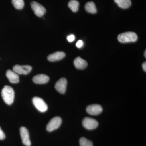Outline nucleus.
I'll return each instance as SVG.
<instances>
[{
  "label": "nucleus",
  "instance_id": "nucleus-1",
  "mask_svg": "<svg viewBox=\"0 0 146 146\" xmlns=\"http://www.w3.org/2000/svg\"><path fill=\"white\" fill-rule=\"evenodd\" d=\"M1 96L4 101L6 104L11 105L14 99V91L10 86L6 85L1 91Z\"/></svg>",
  "mask_w": 146,
  "mask_h": 146
},
{
  "label": "nucleus",
  "instance_id": "nucleus-2",
  "mask_svg": "<svg viewBox=\"0 0 146 146\" xmlns=\"http://www.w3.org/2000/svg\"><path fill=\"white\" fill-rule=\"evenodd\" d=\"M138 39L137 35L133 32H126L118 35V41L122 43L136 42Z\"/></svg>",
  "mask_w": 146,
  "mask_h": 146
},
{
  "label": "nucleus",
  "instance_id": "nucleus-3",
  "mask_svg": "<svg viewBox=\"0 0 146 146\" xmlns=\"http://www.w3.org/2000/svg\"><path fill=\"white\" fill-rule=\"evenodd\" d=\"M32 101L35 106L39 111L44 112L47 111L48 108V106L41 98L37 97H34L33 98Z\"/></svg>",
  "mask_w": 146,
  "mask_h": 146
},
{
  "label": "nucleus",
  "instance_id": "nucleus-4",
  "mask_svg": "<svg viewBox=\"0 0 146 146\" xmlns=\"http://www.w3.org/2000/svg\"><path fill=\"white\" fill-rule=\"evenodd\" d=\"M62 119L59 117H56L52 118L49 122L48 124L46 126V129L49 132H51L58 128L61 123Z\"/></svg>",
  "mask_w": 146,
  "mask_h": 146
},
{
  "label": "nucleus",
  "instance_id": "nucleus-5",
  "mask_svg": "<svg viewBox=\"0 0 146 146\" xmlns=\"http://www.w3.org/2000/svg\"><path fill=\"white\" fill-rule=\"evenodd\" d=\"M84 127L88 130H93L98 127V122L96 120L89 117H85L82 122Z\"/></svg>",
  "mask_w": 146,
  "mask_h": 146
},
{
  "label": "nucleus",
  "instance_id": "nucleus-6",
  "mask_svg": "<svg viewBox=\"0 0 146 146\" xmlns=\"http://www.w3.org/2000/svg\"><path fill=\"white\" fill-rule=\"evenodd\" d=\"M31 5L32 9L36 16L41 17L46 13V9L39 3L33 1L31 3Z\"/></svg>",
  "mask_w": 146,
  "mask_h": 146
},
{
  "label": "nucleus",
  "instance_id": "nucleus-7",
  "mask_svg": "<svg viewBox=\"0 0 146 146\" xmlns=\"http://www.w3.org/2000/svg\"><path fill=\"white\" fill-rule=\"evenodd\" d=\"M20 134L23 143L26 146H31V142L29 138L28 130L25 127H22L20 128Z\"/></svg>",
  "mask_w": 146,
  "mask_h": 146
},
{
  "label": "nucleus",
  "instance_id": "nucleus-8",
  "mask_svg": "<svg viewBox=\"0 0 146 146\" xmlns=\"http://www.w3.org/2000/svg\"><path fill=\"white\" fill-rule=\"evenodd\" d=\"M32 69V67L30 65H16L13 66V70L17 74L27 75L31 72Z\"/></svg>",
  "mask_w": 146,
  "mask_h": 146
},
{
  "label": "nucleus",
  "instance_id": "nucleus-9",
  "mask_svg": "<svg viewBox=\"0 0 146 146\" xmlns=\"http://www.w3.org/2000/svg\"><path fill=\"white\" fill-rule=\"evenodd\" d=\"M86 112L91 115H98L102 113L103 111L102 107L99 104L90 105L86 108Z\"/></svg>",
  "mask_w": 146,
  "mask_h": 146
},
{
  "label": "nucleus",
  "instance_id": "nucleus-10",
  "mask_svg": "<svg viewBox=\"0 0 146 146\" xmlns=\"http://www.w3.org/2000/svg\"><path fill=\"white\" fill-rule=\"evenodd\" d=\"M67 84V79L65 78H62L56 83L55 88L59 93L64 94L66 92Z\"/></svg>",
  "mask_w": 146,
  "mask_h": 146
},
{
  "label": "nucleus",
  "instance_id": "nucleus-11",
  "mask_svg": "<svg viewBox=\"0 0 146 146\" xmlns=\"http://www.w3.org/2000/svg\"><path fill=\"white\" fill-rule=\"evenodd\" d=\"M49 76L44 74H40L35 76L33 78V81L37 84H44L46 83L49 80Z\"/></svg>",
  "mask_w": 146,
  "mask_h": 146
},
{
  "label": "nucleus",
  "instance_id": "nucleus-12",
  "mask_svg": "<svg viewBox=\"0 0 146 146\" xmlns=\"http://www.w3.org/2000/svg\"><path fill=\"white\" fill-rule=\"evenodd\" d=\"M65 56V52L61 51L56 52L50 54L48 56V60L51 62H54L63 59Z\"/></svg>",
  "mask_w": 146,
  "mask_h": 146
},
{
  "label": "nucleus",
  "instance_id": "nucleus-13",
  "mask_svg": "<svg viewBox=\"0 0 146 146\" xmlns=\"http://www.w3.org/2000/svg\"><path fill=\"white\" fill-rule=\"evenodd\" d=\"M74 63L76 68L78 70H83L86 68L88 65L86 60L80 57L76 58L74 60Z\"/></svg>",
  "mask_w": 146,
  "mask_h": 146
},
{
  "label": "nucleus",
  "instance_id": "nucleus-14",
  "mask_svg": "<svg viewBox=\"0 0 146 146\" xmlns=\"http://www.w3.org/2000/svg\"><path fill=\"white\" fill-rule=\"evenodd\" d=\"M6 76L9 82L12 83H17L19 82V77L18 74L14 71L9 70L6 72Z\"/></svg>",
  "mask_w": 146,
  "mask_h": 146
},
{
  "label": "nucleus",
  "instance_id": "nucleus-15",
  "mask_svg": "<svg viewBox=\"0 0 146 146\" xmlns=\"http://www.w3.org/2000/svg\"><path fill=\"white\" fill-rule=\"evenodd\" d=\"M85 10L88 13H96L97 9L95 4L93 1L88 2L85 6Z\"/></svg>",
  "mask_w": 146,
  "mask_h": 146
},
{
  "label": "nucleus",
  "instance_id": "nucleus-16",
  "mask_svg": "<svg viewBox=\"0 0 146 146\" xmlns=\"http://www.w3.org/2000/svg\"><path fill=\"white\" fill-rule=\"evenodd\" d=\"M121 8L127 9L130 7L131 2V0H114Z\"/></svg>",
  "mask_w": 146,
  "mask_h": 146
},
{
  "label": "nucleus",
  "instance_id": "nucleus-17",
  "mask_svg": "<svg viewBox=\"0 0 146 146\" xmlns=\"http://www.w3.org/2000/svg\"><path fill=\"white\" fill-rule=\"evenodd\" d=\"M79 3L77 0H71L68 3V7L74 12H76L78 10Z\"/></svg>",
  "mask_w": 146,
  "mask_h": 146
},
{
  "label": "nucleus",
  "instance_id": "nucleus-18",
  "mask_svg": "<svg viewBox=\"0 0 146 146\" xmlns=\"http://www.w3.org/2000/svg\"><path fill=\"white\" fill-rule=\"evenodd\" d=\"M12 4L15 8L17 9H21L24 6V0H12Z\"/></svg>",
  "mask_w": 146,
  "mask_h": 146
},
{
  "label": "nucleus",
  "instance_id": "nucleus-19",
  "mask_svg": "<svg viewBox=\"0 0 146 146\" xmlns=\"http://www.w3.org/2000/svg\"><path fill=\"white\" fill-rule=\"evenodd\" d=\"M79 144L80 146H94L91 141L87 140L84 137H82L80 139Z\"/></svg>",
  "mask_w": 146,
  "mask_h": 146
},
{
  "label": "nucleus",
  "instance_id": "nucleus-20",
  "mask_svg": "<svg viewBox=\"0 0 146 146\" xmlns=\"http://www.w3.org/2000/svg\"><path fill=\"white\" fill-rule=\"evenodd\" d=\"M75 37L74 35H70L67 37V39L68 42H73L75 40Z\"/></svg>",
  "mask_w": 146,
  "mask_h": 146
},
{
  "label": "nucleus",
  "instance_id": "nucleus-21",
  "mask_svg": "<svg viewBox=\"0 0 146 146\" xmlns=\"http://www.w3.org/2000/svg\"><path fill=\"white\" fill-rule=\"evenodd\" d=\"M5 138V135L0 127V140H3Z\"/></svg>",
  "mask_w": 146,
  "mask_h": 146
},
{
  "label": "nucleus",
  "instance_id": "nucleus-22",
  "mask_svg": "<svg viewBox=\"0 0 146 146\" xmlns=\"http://www.w3.org/2000/svg\"><path fill=\"white\" fill-rule=\"evenodd\" d=\"M83 42L82 40H79L76 44V46L77 48H80L83 46Z\"/></svg>",
  "mask_w": 146,
  "mask_h": 146
},
{
  "label": "nucleus",
  "instance_id": "nucleus-23",
  "mask_svg": "<svg viewBox=\"0 0 146 146\" xmlns=\"http://www.w3.org/2000/svg\"><path fill=\"white\" fill-rule=\"evenodd\" d=\"M143 70L145 72H146V62H145L143 64Z\"/></svg>",
  "mask_w": 146,
  "mask_h": 146
},
{
  "label": "nucleus",
  "instance_id": "nucleus-24",
  "mask_svg": "<svg viewBox=\"0 0 146 146\" xmlns=\"http://www.w3.org/2000/svg\"><path fill=\"white\" fill-rule=\"evenodd\" d=\"M146 51H145V53H144V56H145V57H146Z\"/></svg>",
  "mask_w": 146,
  "mask_h": 146
}]
</instances>
